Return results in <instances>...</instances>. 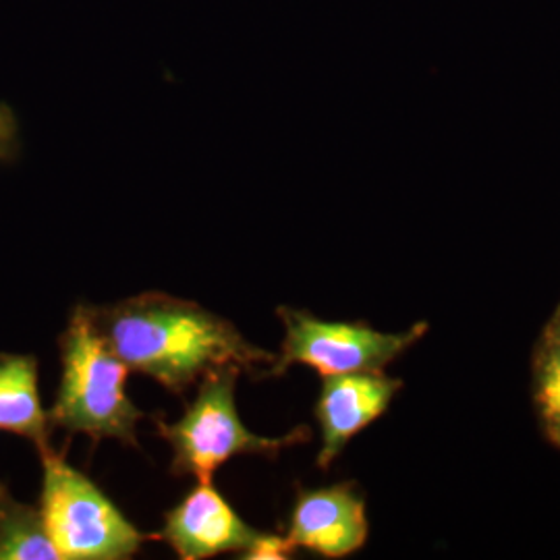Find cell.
<instances>
[{"label":"cell","instance_id":"7c38bea8","mask_svg":"<svg viewBox=\"0 0 560 560\" xmlns=\"http://www.w3.org/2000/svg\"><path fill=\"white\" fill-rule=\"evenodd\" d=\"M293 552H295V546H293V541L289 540V538L260 532V536L241 555V559L282 560L291 559Z\"/></svg>","mask_w":560,"mask_h":560},{"label":"cell","instance_id":"52a82bcc","mask_svg":"<svg viewBox=\"0 0 560 560\" xmlns=\"http://www.w3.org/2000/svg\"><path fill=\"white\" fill-rule=\"evenodd\" d=\"M365 502L355 483L300 490L287 538L322 559H345L368 541Z\"/></svg>","mask_w":560,"mask_h":560},{"label":"cell","instance_id":"5b68a950","mask_svg":"<svg viewBox=\"0 0 560 560\" xmlns=\"http://www.w3.org/2000/svg\"><path fill=\"white\" fill-rule=\"evenodd\" d=\"M277 314L284 324V340L264 378L282 376L295 363L310 365L322 376L384 372L430 330L428 322L405 332H381L365 322L320 320L293 307H279Z\"/></svg>","mask_w":560,"mask_h":560},{"label":"cell","instance_id":"3957f363","mask_svg":"<svg viewBox=\"0 0 560 560\" xmlns=\"http://www.w3.org/2000/svg\"><path fill=\"white\" fill-rule=\"evenodd\" d=\"M241 374L240 368H219L210 372L201 378L196 399L179 421L154 420L162 439L173 448V476L212 480V474L222 463L233 457L258 455L272 459L282 448L310 441L312 432L305 425L277 439L249 432L235 405V386Z\"/></svg>","mask_w":560,"mask_h":560},{"label":"cell","instance_id":"30bf717a","mask_svg":"<svg viewBox=\"0 0 560 560\" xmlns=\"http://www.w3.org/2000/svg\"><path fill=\"white\" fill-rule=\"evenodd\" d=\"M60 559L46 529L40 506H30L13 499L0 483V560Z\"/></svg>","mask_w":560,"mask_h":560},{"label":"cell","instance_id":"6da1fadb","mask_svg":"<svg viewBox=\"0 0 560 560\" xmlns=\"http://www.w3.org/2000/svg\"><path fill=\"white\" fill-rule=\"evenodd\" d=\"M102 339L131 372L183 395L219 368L264 378L277 355L245 339L233 322L194 301L141 293L115 305H81Z\"/></svg>","mask_w":560,"mask_h":560},{"label":"cell","instance_id":"ba28073f","mask_svg":"<svg viewBox=\"0 0 560 560\" xmlns=\"http://www.w3.org/2000/svg\"><path fill=\"white\" fill-rule=\"evenodd\" d=\"M260 536L222 499L212 480H200L183 501L164 515L159 538L183 560H201L224 552L243 555Z\"/></svg>","mask_w":560,"mask_h":560},{"label":"cell","instance_id":"277c9868","mask_svg":"<svg viewBox=\"0 0 560 560\" xmlns=\"http://www.w3.org/2000/svg\"><path fill=\"white\" fill-rule=\"evenodd\" d=\"M40 511L60 560H127L154 534H143L101 488L52 448L40 453Z\"/></svg>","mask_w":560,"mask_h":560},{"label":"cell","instance_id":"8992f818","mask_svg":"<svg viewBox=\"0 0 560 560\" xmlns=\"http://www.w3.org/2000/svg\"><path fill=\"white\" fill-rule=\"evenodd\" d=\"M400 388L402 381L384 372L322 376L314 409L322 436L318 467L328 469L349 442L382 418Z\"/></svg>","mask_w":560,"mask_h":560},{"label":"cell","instance_id":"7a4b0ae2","mask_svg":"<svg viewBox=\"0 0 560 560\" xmlns=\"http://www.w3.org/2000/svg\"><path fill=\"white\" fill-rule=\"evenodd\" d=\"M59 393L48 411L50 425L69 434L138 444V421L143 411L127 397L129 368L78 305L67 330L59 337Z\"/></svg>","mask_w":560,"mask_h":560},{"label":"cell","instance_id":"9c48e42d","mask_svg":"<svg viewBox=\"0 0 560 560\" xmlns=\"http://www.w3.org/2000/svg\"><path fill=\"white\" fill-rule=\"evenodd\" d=\"M50 418L38 393V361L32 355L0 353V430L50 448Z\"/></svg>","mask_w":560,"mask_h":560},{"label":"cell","instance_id":"8fae6325","mask_svg":"<svg viewBox=\"0 0 560 560\" xmlns=\"http://www.w3.org/2000/svg\"><path fill=\"white\" fill-rule=\"evenodd\" d=\"M534 400L546 439L560 448V305L536 347Z\"/></svg>","mask_w":560,"mask_h":560}]
</instances>
